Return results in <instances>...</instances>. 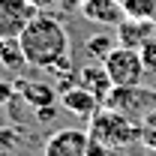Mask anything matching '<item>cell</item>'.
I'll return each mask as SVG.
<instances>
[{
	"mask_svg": "<svg viewBox=\"0 0 156 156\" xmlns=\"http://www.w3.org/2000/svg\"><path fill=\"white\" fill-rule=\"evenodd\" d=\"M18 42L27 57V66L33 69H54L69 57V33L48 12H36V18L24 27Z\"/></svg>",
	"mask_w": 156,
	"mask_h": 156,
	"instance_id": "obj_1",
	"label": "cell"
},
{
	"mask_svg": "<svg viewBox=\"0 0 156 156\" xmlns=\"http://www.w3.org/2000/svg\"><path fill=\"white\" fill-rule=\"evenodd\" d=\"M87 132L108 153L111 150H123L129 144H141V123L135 117H126L120 111H114V108H108V105H102L96 114L90 117Z\"/></svg>",
	"mask_w": 156,
	"mask_h": 156,
	"instance_id": "obj_2",
	"label": "cell"
},
{
	"mask_svg": "<svg viewBox=\"0 0 156 156\" xmlns=\"http://www.w3.org/2000/svg\"><path fill=\"white\" fill-rule=\"evenodd\" d=\"M108 108H114L126 117H135L138 123H144L147 117L156 111V90L150 87H141V84H132V87H114L108 99H105Z\"/></svg>",
	"mask_w": 156,
	"mask_h": 156,
	"instance_id": "obj_3",
	"label": "cell"
},
{
	"mask_svg": "<svg viewBox=\"0 0 156 156\" xmlns=\"http://www.w3.org/2000/svg\"><path fill=\"white\" fill-rule=\"evenodd\" d=\"M108 75L114 81V87H132V84H141L144 81V60H141V51L138 48H126V45H117L108 57L102 60Z\"/></svg>",
	"mask_w": 156,
	"mask_h": 156,
	"instance_id": "obj_4",
	"label": "cell"
},
{
	"mask_svg": "<svg viewBox=\"0 0 156 156\" xmlns=\"http://www.w3.org/2000/svg\"><path fill=\"white\" fill-rule=\"evenodd\" d=\"M42 156H90V132L87 129H57L45 138Z\"/></svg>",
	"mask_w": 156,
	"mask_h": 156,
	"instance_id": "obj_5",
	"label": "cell"
},
{
	"mask_svg": "<svg viewBox=\"0 0 156 156\" xmlns=\"http://www.w3.org/2000/svg\"><path fill=\"white\" fill-rule=\"evenodd\" d=\"M36 12L39 9L27 0H0V39H18Z\"/></svg>",
	"mask_w": 156,
	"mask_h": 156,
	"instance_id": "obj_6",
	"label": "cell"
},
{
	"mask_svg": "<svg viewBox=\"0 0 156 156\" xmlns=\"http://www.w3.org/2000/svg\"><path fill=\"white\" fill-rule=\"evenodd\" d=\"M78 84H81L84 90H90L102 105H105L108 93L114 90V81H111V75H108L105 63H99V60H93V63H87V66L78 69Z\"/></svg>",
	"mask_w": 156,
	"mask_h": 156,
	"instance_id": "obj_7",
	"label": "cell"
},
{
	"mask_svg": "<svg viewBox=\"0 0 156 156\" xmlns=\"http://www.w3.org/2000/svg\"><path fill=\"white\" fill-rule=\"evenodd\" d=\"M156 36V21H141V18H123L117 24V42L126 48H144Z\"/></svg>",
	"mask_w": 156,
	"mask_h": 156,
	"instance_id": "obj_8",
	"label": "cell"
},
{
	"mask_svg": "<svg viewBox=\"0 0 156 156\" xmlns=\"http://www.w3.org/2000/svg\"><path fill=\"white\" fill-rule=\"evenodd\" d=\"M81 15L93 24H114V27L126 18L120 0H81Z\"/></svg>",
	"mask_w": 156,
	"mask_h": 156,
	"instance_id": "obj_9",
	"label": "cell"
},
{
	"mask_svg": "<svg viewBox=\"0 0 156 156\" xmlns=\"http://www.w3.org/2000/svg\"><path fill=\"white\" fill-rule=\"evenodd\" d=\"M60 105L69 111V114H78V117H90L96 114L99 108H102V102H99L90 90H84L81 84H75V87H69V90H63L60 93Z\"/></svg>",
	"mask_w": 156,
	"mask_h": 156,
	"instance_id": "obj_10",
	"label": "cell"
},
{
	"mask_svg": "<svg viewBox=\"0 0 156 156\" xmlns=\"http://www.w3.org/2000/svg\"><path fill=\"white\" fill-rule=\"evenodd\" d=\"M15 90L21 93V99H24L33 111H36V108H45V105H54L60 99V90L51 87V84H45V81H21Z\"/></svg>",
	"mask_w": 156,
	"mask_h": 156,
	"instance_id": "obj_11",
	"label": "cell"
},
{
	"mask_svg": "<svg viewBox=\"0 0 156 156\" xmlns=\"http://www.w3.org/2000/svg\"><path fill=\"white\" fill-rule=\"evenodd\" d=\"M0 66L9 72H18L21 66H27V57L21 51L18 39H0Z\"/></svg>",
	"mask_w": 156,
	"mask_h": 156,
	"instance_id": "obj_12",
	"label": "cell"
},
{
	"mask_svg": "<svg viewBox=\"0 0 156 156\" xmlns=\"http://www.w3.org/2000/svg\"><path fill=\"white\" fill-rule=\"evenodd\" d=\"M126 18H141V21H156V0H120Z\"/></svg>",
	"mask_w": 156,
	"mask_h": 156,
	"instance_id": "obj_13",
	"label": "cell"
},
{
	"mask_svg": "<svg viewBox=\"0 0 156 156\" xmlns=\"http://www.w3.org/2000/svg\"><path fill=\"white\" fill-rule=\"evenodd\" d=\"M84 48H87V54H90L93 60H99V63H102V60H105V57L117 48V42H114V36H111V33H96V36L87 39V45H84Z\"/></svg>",
	"mask_w": 156,
	"mask_h": 156,
	"instance_id": "obj_14",
	"label": "cell"
},
{
	"mask_svg": "<svg viewBox=\"0 0 156 156\" xmlns=\"http://www.w3.org/2000/svg\"><path fill=\"white\" fill-rule=\"evenodd\" d=\"M15 144H18V132L15 129H0V156H9L15 150Z\"/></svg>",
	"mask_w": 156,
	"mask_h": 156,
	"instance_id": "obj_15",
	"label": "cell"
},
{
	"mask_svg": "<svg viewBox=\"0 0 156 156\" xmlns=\"http://www.w3.org/2000/svg\"><path fill=\"white\" fill-rule=\"evenodd\" d=\"M141 60H144V66H147V72H153L156 75V36L141 48Z\"/></svg>",
	"mask_w": 156,
	"mask_h": 156,
	"instance_id": "obj_16",
	"label": "cell"
},
{
	"mask_svg": "<svg viewBox=\"0 0 156 156\" xmlns=\"http://www.w3.org/2000/svg\"><path fill=\"white\" fill-rule=\"evenodd\" d=\"M12 93H18L12 84H6V81H0V105H6L9 99H12Z\"/></svg>",
	"mask_w": 156,
	"mask_h": 156,
	"instance_id": "obj_17",
	"label": "cell"
},
{
	"mask_svg": "<svg viewBox=\"0 0 156 156\" xmlns=\"http://www.w3.org/2000/svg\"><path fill=\"white\" fill-rule=\"evenodd\" d=\"M30 6H36L39 12H48V9H54V6H60V0H27Z\"/></svg>",
	"mask_w": 156,
	"mask_h": 156,
	"instance_id": "obj_18",
	"label": "cell"
},
{
	"mask_svg": "<svg viewBox=\"0 0 156 156\" xmlns=\"http://www.w3.org/2000/svg\"><path fill=\"white\" fill-rule=\"evenodd\" d=\"M54 114H57V108L54 105H45V108H36V120H54Z\"/></svg>",
	"mask_w": 156,
	"mask_h": 156,
	"instance_id": "obj_19",
	"label": "cell"
}]
</instances>
